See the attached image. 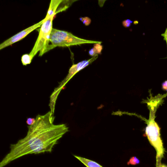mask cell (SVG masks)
<instances>
[{
    "instance_id": "cell-9",
    "label": "cell",
    "mask_w": 167,
    "mask_h": 167,
    "mask_svg": "<svg viewBox=\"0 0 167 167\" xmlns=\"http://www.w3.org/2000/svg\"><path fill=\"white\" fill-rule=\"evenodd\" d=\"M33 57L30 54H25L22 55L21 58L22 63L24 66L30 64L32 61Z\"/></svg>"
},
{
    "instance_id": "cell-6",
    "label": "cell",
    "mask_w": 167,
    "mask_h": 167,
    "mask_svg": "<svg viewBox=\"0 0 167 167\" xmlns=\"http://www.w3.org/2000/svg\"><path fill=\"white\" fill-rule=\"evenodd\" d=\"M43 21H44V20H42L38 23L34 24L33 26H31L30 27L26 28L25 30H23L22 32H20L19 33L13 36L12 37H11L8 40H6V41L2 43V44L0 45V49L5 48L7 46L12 45L13 44L22 40V38H25L29 33H31V32H32V31L35 30L38 28L40 27L42 24L43 22Z\"/></svg>"
},
{
    "instance_id": "cell-11",
    "label": "cell",
    "mask_w": 167,
    "mask_h": 167,
    "mask_svg": "<svg viewBox=\"0 0 167 167\" xmlns=\"http://www.w3.org/2000/svg\"><path fill=\"white\" fill-rule=\"evenodd\" d=\"M80 20L86 26L90 25L91 23V20L88 17H82L80 18Z\"/></svg>"
},
{
    "instance_id": "cell-12",
    "label": "cell",
    "mask_w": 167,
    "mask_h": 167,
    "mask_svg": "<svg viewBox=\"0 0 167 167\" xmlns=\"http://www.w3.org/2000/svg\"><path fill=\"white\" fill-rule=\"evenodd\" d=\"M132 23V21L128 19V20H125V21L123 22V25L125 27H129V26H131Z\"/></svg>"
},
{
    "instance_id": "cell-13",
    "label": "cell",
    "mask_w": 167,
    "mask_h": 167,
    "mask_svg": "<svg viewBox=\"0 0 167 167\" xmlns=\"http://www.w3.org/2000/svg\"><path fill=\"white\" fill-rule=\"evenodd\" d=\"M35 121V118H28L26 120V123L28 126H31L34 124V122Z\"/></svg>"
},
{
    "instance_id": "cell-5",
    "label": "cell",
    "mask_w": 167,
    "mask_h": 167,
    "mask_svg": "<svg viewBox=\"0 0 167 167\" xmlns=\"http://www.w3.org/2000/svg\"><path fill=\"white\" fill-rule=\"evenodd\" d=\"M146 135L151 145L157 151V158L160 160L163 156L164 149L160 137V128L152 116L146 128Z\"/></svg>"
},
{
    "instance_id": "cell-8",
    "label": "cell",
    "mask_w": 167,
    "mask_h": 167,
    "mask_svg": "<svg viewBox=\"0 0 167 167\" xmlns=\"http://www.w3.org/2000/svg\"><path fill=\"white\" fill-rule=\"evenodd\" d=\"M102 49L103 47L101 45V44H94V47L89 51L88 53L91 56L94 57L101 53Z\"/></svg>"
},
{
    "instance_id": "cell-15",
    "label": "cell",
    "mask_w": 167,
    "mask_h": 167,
    "mask_svg": "<svg viewBox=\"0 0 167 167\" xmlns=\"http://www.w3.org/2000/svg\"><path fill=\"white\" fill-rule=\"evenodd\" d=\"M162 36L164 38L165 40H166L167 44V28L166 29V31H165V33L162 34Z\"/></svg>"
},
{
    "instance_id": "cell-10",
    "label": "cell",
    "mask_w": 167,
    "mask_h": 167,
    "mask_svg": "<svg viewBox=\"0 0 167 167\" xmlns=\"http://www.w3.org/2000/svg\"><path fill=\"white\" fill-rule=\"evenodd\" d=\"M140 163V160L136 157L133 156L131 158L128 162V165H136Z\"/></svg>"
},
{
    "instance_id": "cell-3",
    "label": "cell",
    "mask_w": 167,
    "mask_h": 167,
    "mask_svg": "<svg viewBox=\"0 0 167 167\" xmlns=\"http://www.w3.org/2000/svg\"><path fill=\"white\" fill-rule=\"evenodd\" d=\"M50 44L46 53L57 47H64L85 44H101V42L86 40L74 36L71 32L52 28L50 38Z\"/></svg>"
},
{
    "instance_id": "cell-1",
    "label": "cell",
    "mask_w": 167,
    "mask_h": 167,
    "mask_svg": "<svg viewBox=\"0 0 167 167\" xmlns=\"http://www.w3.org/2000/svg\"><path fill=\"white\" fill-rule=\"evenodd\" d=\"M54 119L51 111L37 116L34 124L28 126L26 137L10 145V152L0 161V167L25 155L51 152L59 139L68 131L65 124L54 125Z\"/></svg>"
},
{
    "instance_id": "cell-14",
    "label": "cell",
    "mask_w": 167,
    "mask_h": 167,
    "mask_svg": "<svg viewBox=\"0 0 167 167\" xmlns=\"http://www.w3.org/2000/svg\"><path fill=\"white\" fill-rule=\"evenodd\" d=\"M162 88L164 90L167 91V80H166L162 84Z\"/></svg>"
},
{
    "instance_id": "cell-16",
    "label": "cell",
    "mask_w": 167,
    "mask_h": 167,
    "mask_svg": "<svg viewBox=\"0 0 167 167\" xmlns=\"http://www.w3.org/2000/svg\"><path fill=\"white\" fill-rule=\"evenodd\" d=\"M160 167H167V166H166V165H161V166H160Z\"/></svg>"
},
{
    "instance_id": "cell-4",
    "label": "cell",
    "mask_w": 167,
    "mask_h": 167,
    "mask_svg": "<svg viewBox=\"0 0 167 167\" xmlns=\"http://www.w3.org/2000/svg\"><path fill=\"white\" fill-rule=\"evenodd\" d=\"M98 57V55H96L95 57H92L91 59H88V60H84V61L80 62L76 64H74L71 66L69 70L67 76L64 79V80L60 83L59 86L55 89L53 93H52V95H51L50 106V108H51V112L53 115H54V109H55V106L57 99L59 95V93L61 92L62 89L64 88L65 85L68 83V81L76 73L92 64V62H93V61H95L97 58Z\"/></svg>"
},
{
    "instance_id": "cell-2",
    "label": "cell",
    "mask_w": 167,
    "mask_h": 167,
    "mask_svg": "<svg viewBox=\"0 0 167 167\" xmlns=\"http://www.w3.org/2000/svg\"><path fill=\"white\" fill-rule=\"evenodd\" d=\"M62 0H52L47 14L43 22L40 27L39 36L37 39L34 47L30 54L33 58L40 52L39 56H42L46 53V49L50 44V38L52 29L53 18L57 13L59 5L62 2Z\"/></svg>"
},
{
    "instance_id": "cell-7",
    "label": "cell",
    "mask_w": 167,
    "mask_h": 167,
    "mask_svg": "<svg viewBox=\"0 0 167 167\" xmlns=\"http://www.w3.org/2000/svg\"><path fill=\"white\" fill-rule=\"evenodd\" d=\"M74 156L78 160H79L84 165H85L87 167H103L99 165V164H98L96 162L89 160V159L85 158L75 156V155H74Z\"/></svg>"
}]
</instances>
